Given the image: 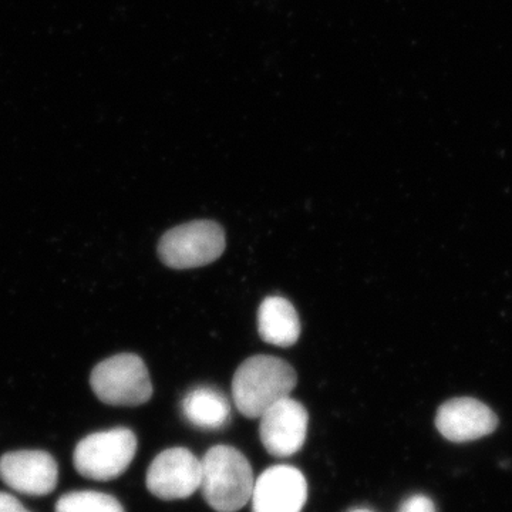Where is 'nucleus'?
Masks as SVG:
<instances>
[{
  "label": "nucleus",
  "instance_id": "1",
  "mask_svg": "<svg viewBox=\"0 0 512 512\" xmlns=\"http://www.w3.org/2000/svg\"><path fill=\"white\" fill-rule=\"evenodd\" d=\"M298 383L295 370L275 356L249 357L235 372L232 399L239 413L259 419L279 400L286 399Z\"/></svg>",
  "mask_w": 512,
  "mask_h": 512
},
{
  "label": "nucleus",
  "instance_id": "2",
  "mask_svg": "<svg viewBox=\"0 0 512 512\" xmlns=\"http://www.w3.org/2000/svg\"><path fill=\"white\" fill-rule=\"evenodd\" d=\"M205 501L217 512H237L251 501L255 478L247 457L231 446L212 447L201 460Z\"/></svg>",
  "mask_w": 512,
  "mask_h": 512
},
{
  "label": "nucleus",
  "instance_id": "3",
  "mask_svg": "<svg viewBox=\"0 0 512 512\" xmlns=\"http://www.w3.org/2000/svg\"><path fill=\"white\" fill-rule=\"evenodd\" d=\"M90 384L100 402L110 406H141L153 396L143 359L131 353L111 356L94 367Z\"/></svg>",
  "mask_w": 512,
  "mask_h": 512
},
{
  "label": "nucleus",
  "instance_id": "4",
  "mask_svg": "<svg viewBox=\"0 0 512 512\" xmlns=\"http://www.w3.org/2000/svg\"><path fill=\"white\" fill-rule=\"evenodd\" d=\"M137 453L133 431L117 427L84 437L74 450L77 473L89 480L109 481L120 477Z\"/></svg>",
  "mask_w": 512,
  "mask_h": 512
},
{
  "label": "nucleus",
  "instance_id": "5",
  "mask_svg": "<svg viewBox=\"0 0 512 512\" xmlns=\"http://www.w3.org/2000/svg\"><path fill=\"white\" fill-rule=\"evenodd\" d=\"M225 232L214 221H194L165 232L158 256L173 269L200 268L217 261L225 251Z\"/></svg>",
  "mask_w": 512,
  "mask_h": 512
},
{
  "label": "nucleus",
  "instance_id": "6",
  "mask_svg": "<svg viewBox=\"0 0 512 512\" xmlns=\"http://www.w3.org/2000/svg\"><path fill=\"white\" fill-rule=\"evenodd\" d=\"M201 460L183 447L158 454L147 471V488L161 500H184L201 487Z\"/></svg>",
  "mask_w": 512,
  "mask_h": 512
},
{
  "label": "nucleus",
  "instance_id": "7",
  "mask_svg": "<svg viewBox=\"0 0 512 512\" xmlns=\"http://www.w3.org/2000/svg\"><path fill=\"white\" fill-rule=\"evenodd\" d=\"M259 436L271 456L291 457L301 451L308 434L305 407L291 397L279 400L259 417Z\"/></svg>",
  "mask_w": 512,
  "mask_h": 512
},
{
  "label": "nucleus",
  "instance_id": "8",
  "mask_svg": "<svg viewBox=\"0 0 512 512\" xmlns=\"http://www.w3.org/2000/svg\"><path fill=\"white\" fill-rule=\"evenodd\" d=\"M252 512H302L308 501V483L292 466H272L255 480Z\"/></svg>",
  "mask_w": 512,
  "mask_h": 512
},
{
  "label": "nucleus",
  "instance_id": "9",
  "mask_svg": "<svg viewBox=\"0 0 512 512\" xmlns=\"http://www.w3.org/2000/svg\"><path fill=\"white\" fill-rule=\"evenodd\" d=\"M0 478L18 493L40 497L55 490L59 468L46 451H12L0 458Z\"/></svg>",
  "mask_w": 512,
  "mask_h": 512
},
{
  "label": "nucleus",
  "instance_id": "10",
  "mask_svg": "<svg viewBox=\"0 0 512 512\" xmlns=\"http://www.w3.org/2000/svg\"><path fill=\"white\" fill-rule=\"evenodd\" d=\"M498 419L490 407L471 397L451 399L440 407L436 427L444 439L466 443L494 433Z\"/></svg>",
  "mask_w": 512,
  "mask_h": 512
},
{
  "label": "nucleus",
  "instance_id": "11",
  "mask_svg": "<svg viewBox=\"0 0 512 512\" xmlns=\"http://www.w3.org/2000/svg\"><path fill=\"white\" fill-rule=\"evenodd\" d=\"M258 330L269 345L291 348L301 336V320L288 299L268 296L259 306Z\"/></svg>",
  "mask_w": 512,
  "mask_h": 512
},
{
  "label": "nucleus",
  "instance_id": "12",
  "mask_svg": "<svg viewBox=\"0 0 512 512\" xmlns=\"http://www.w3.org/2000/svg\"><path fill=\"white\" fill-rule=\"evenodd\" d=\"M181 413L197 429L221 430L227 427L231 419V404L220 390L200 386L185 394Z\"/></svg>",
  "mask_w": 512,
  "mask_h": 512
},
{
  "label": "nucleus",
  "instance_id": "13",
  "mask_svg": "<svg viewBox=\"0 0 512 512\" xmlns=\"http://www.w3.org/2000/svg\"><path fill=\"white\" fill-rule=\"evenodd\" d=\"M56 512H126L123 505L109 494L96 491H74L63 495Z\"/></svg>",
  "mask_w": 512,
  "mask_h": 512
},
{
  "label": "nucleus",
  "instance_id": "14",
  "mask_svg": "<svg viewBox=\"0 0 512 512\" xmlns=\"http://www.w3.org/2000/svg\"><path fill=\"white\" fill-rule=\"evenodd\" d=\"M397 512H437L433 501L423 494L412 495L400 505Z\"/></svg>",
  "mask_w": 512,
  "mask_h": 512
},
{
  "label": "nucleus",
  "instance_id": "15",
  "mask_svg": "<svg viewBox=\"0 0 512 512\" xmlns=\"http://www.w3.org/2000/svg\"><path fill=\"white\" fill-rule=\"evenodd\" d=\"M0 512H30L16 500L15 497L6 493H0Z\"/></svg>",
  "mask_w": 512,
  "mask_h": 512
},
{
  "label": "nucleus",
  "instance_id": "16",
  "mask_svg": "<svg viewBox=\"0 0 512 512\" xmlns=\"http://www.w3.org/2000/svg\"><path fill=\"white\" fill-rule=\"evenodd\" d=\"M349 512H373V511L367 510V508H355V510H352Z\"/></svg>",
  "mask_w": 512,
  "mask_h": 512
}]
</instances>
